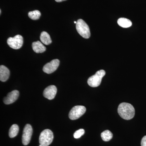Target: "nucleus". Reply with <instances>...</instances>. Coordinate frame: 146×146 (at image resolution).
Listing matches in <instances>:
<instances>
[{"instance_id":"f257e3e1","label":"nucleus","mask_w":146,"mask_h":146,"mask_svg":"<svg viewBox=\"0 0 146 146\" xmlns=\"http://www.w3.org/2000/svg\"><path fill=\"white\" fill-rule=\"evenodd\" d=\"M118 112L121 117L124 119L128 120L134 117L135 111L132 105L127 103H122L119 106Z\"/></svg>"},{"instance_id":"f03ea898","label":"nucleus","mask_w":146,"mask_h":146,"mask_svg":"<svg viewBox=\"0 0 146 146\" xmlns=\"http://www.w3.org/2000/svg\"><path fill=\"white\" fill-rule=\"evenodd\" d=\"M76 29L79 34L83 38L88 39L91 36L89 27L87 24L82 19H79L77 21Z\"/></svg>"},{"instance_id":"7ed1b4c3","label":"nucleus","mask_w":146,"mask_h":146,"mask_svg":"<svg viewBox=\"0 0 146 146\" xmlns=\"http://www.w3.org/2000/svg\"><path fill=\"white\" fill-rule=\"evenodd\" d=\"M53 138V133L52 131L49 129H45L40 133L39 143L42 146H48L52 143Z\"/></svg>"},{"instance_id":"20e7f679","label":"nucleus","mask_w":146,"mask_h":146,"mask_svg":"<svg viewBox=\"0 0 146 146\" xmlns=\"http://www.w3.org/2000/svg\"><path fill=\"white\" fill-rule=\"evenodd\" d=\"M105 74V71L104 70L98 71L95 75L89 78L87 83L91 87H98L100 86L101 83L102 79Z\"/></svg>"},{"instance_id":"39448f33","label":"nucleus","mask_w":146,"mask_h":146,"mask_svg":"<svg viewBox=\"0 0 146 146\" xmlns=\"http://www.w3.org/2000/svg\"><path fill=\"white\" fill-rule=\"evenodd\" d=\"M86 108L82 106H76L71 109L69 113V117L70 119H77L86 112Z\"/></svg>"},{"instance_id":"423d86ee","label":"nucleus","mask_w":146,"mask_h":146,"mask_svg":"<svg viewBox=\"0 0 146 146\" xmlns=\"http://www.w3.org/2000/svg\"><path fill=\"white\" fill-rule=\"evenodd\" d=\"M9 47L14 49L21 48L23 44V38L21 35H18L13 37H9L7 40Z\"/></svg>"},{"instance_id":"0eeeda50","label":"nucleus","mask_w":146,"mask_h":146,"mask_svg":"<svg viewBox=\"0 0 146 146\" xmlns=\"http://www.w3.org/2000/svg\"><path fill=\"white\" fill-rule=\"evenodd\" d=\"M33 133V128L29 124L26 125L24 128L22 136V143L24 145H27L29 143Z\"/></svg>"},{"instance_id":"6e6552de","label":"nucleus","mask_w":146,"mask_h":146,"mask_svg":"<svg viewBox=\"0 0 146 146\" xmlns=\"http://www.w3.org/2000/svg\"><path fill=\"white\" fill-rule=\"evenodd\" d=\"M60 61L58 59H54L44 66L43 71L48 74H51L57 70L59 66Z\"/></svg>"},{"instance_id":"1a4fd4ad","label":"nucleus","mask_w":146,"mask_h":146,"mask_svg":"<svg viewBox=\"0 0 146 146\" xmlns=\"http://www.w3.org/2000/svg\"><path fill=\"white\" fill-rule=\"evenodd\" d=\"M57 93V88L54 85H50L46 87L43 92V96L49 100L54 99Z\"/></svg>"},{"instance_id":"9d476101","label":"nucleus","mask_w":146,"mask_h":146,"mask_svg":"<svg viewBox=\"0 0 146 146\" xmlns=\"http://www.w3.org/2000/svg\"><path fill=\"white\" fill-rule=\"evenodd\" d=\"M19 96V91L14 90L9 93L6 97H5L3 102L5 104H10L13 103L18 99Z\"/></svg>"},{"instance_id":"9b49d317","label":"nucleus","mask_w":146,"mask_h":146,"mask_svg":"<svg viewBox=\"0 0 146 146\" xmlns=\"http://www.w3.org/2000/svg\"><path fill=\"white\" fill-rule=\"evenodd\" d=\"M10 72L8 68L4 65L0 66V80L1 81L5 82L9 78Z\"/></svg>"},{"instance_id":"f8f14e48","label":"nucleus","mask_w":146,"mask_h":146,"mask_svg":"<svg viewBox=\"0 0 146 146\" xmlns=\"http://www.w3.org/2000/svg\"><path fill=\"white\" fill-rule=\"evenodd\" d=\"M32 46L33 51L36 53L44 52L46 49V47L39 41L33 42Z\"/></svg>"},{"instance_id":"ddd939ff","label":"nucleus","mask_w":146,"mask_h":146,"mask_svg":"<svg viewBox=\"0 0 146 146\" xmlns=\"http://www.w3.org/2000/svg\"><path fill=\"white\" fill-rule=\"evenodd\" d=\"M40 40L44 44L48 45L52 43V40L49 35L46 32L43 31L40 35Z\"/></svg>"},{"instance_id":"4468645a","label":"nucleus","mask_w":146,"mask_h":146,"mask_svg":"<svg viewBox=\"0 0 146 146\" xmlns=\"http://www.w3.org/2000/svg\"><path fill=\"white\" fill-rule=\"evenodd\" d=\"M117 23L120 27L123 28H128L132 25V23L130 20L127 18H121L118 19Z\"/></svg>"},{"instance_id":"2eb2a0df","label":"nucleus","mask_w":146,"mask_h":146,"mask_svg":"<svg viewBox=\"0 0 146 146\" xmlns=\"http://www.w3.org/2000/svg\"><path fill=\"white\" fill-rule=\"evenodd\" d=\"M19 127L17 124H13L11 127L9 132V135L11 138H13L18 135L19 132Z\"/></svg>"},{"instance_id":"dca6fc26","label":"nucleus","mask_w":146,"mask_h":146,"mask_svg":"<svg viewBox=\"0 0 146 146\" xmlns=\"http://www.w3.org/2000/svg\"><path fill=\"white\" fill-rule=\"evenodd\" d=\"M101 136L103 141L107 142L112 139L113 137V134L110 131L106 130L102 132Z\"/></svg>"},{"instance_id":"f3484780","label":"nucleus","mask_w":146,"mask_h":146,"mask_svg":"<svg viewBox=\"0 0 146 146\" xmlns=\"http://www.w3.org/2000/svg\"><path fill=\"white\" fill-rule=\"evenodd\" d=\"M41 14L38 10H35L30 11L28 13L29 17L33 20H38L41 16Z\"/></svg>"},{"instance_id":"a211bd4d","label":"nucleus","mask_w":146,"mask_h":146,"mask_svg":"<svg viewBox=\"0 0 146 146\" xmlns=\"http://www.w3.org/2000/svg\"><path fill=\"white\" fill-rule=\"evenodd\" d=\"M85 133V131L84 129H80L79 130L76 131L74 134V137L76 139H78L80 138L82 136H83Z\"/></svg>"},{"instance_id":"6ab92c4d","label":"nucleus","mask_w":146,"mask_h":146,"mask_svg":"<svg viewBox=\"0 0 146 146\" xmlns=\"http://www.w3.org/2000/svg\"><path fill=\"white\" fill-rule=\"evenodd\" d=\"M141 146H146V136H144L142 138L141 142Z\"/></svg>"},{"instance_id":"aec40b11","label":"nucleus","mask_w":146,"mask_h":146,"mask_svg":"<svg viewBox=\"0 0 146 146\" xmlns=\"http://www.w3.org/2000/svg\"><path fill=\"white\" fill-rule=\"evenodd\" d=\"M57 2H61L63 1H66V0H55Z\"/></svg>"},{"instance_id":"412c9836","label":"nucleus","mask_w":146,"mask_h":146,"mask_svg":"<svg viewBox=\"0 0 146 146\" xmlns=\"http://www.w3.org/2000/svg\"><path fill=\"white\" fill-rule=\"evenodd\" d=\"M74 23L75 24H76L77 22H76V21H74Z\"/></svg>"},{"instance_id":"4be33fe9","label":"nucleus","mask_w":146,"mask_h":146,"mask_svg":"<svg viewBox=\"0 0 146 146\" xmlns=\"http://www.w3.org/2000/svg\"><path fill=\"white\" fill-rule=\"evenodd\" d=\"M0 13H1V9L0 10Z\"/></svg>"},{"instance_id":"5701e85b","label":"nucleus","mask_w":146,"mask_h":146,"mask_svg":"<svg viewBox=\"0 0 146 146\" xmlns=\"http://www.w3.org/2000/svg\"><path fill=\"white\" fill-rule=\"evenodd\" d=\"M39 146H42V145H39Z\"/></svg>"}]
</instances>
